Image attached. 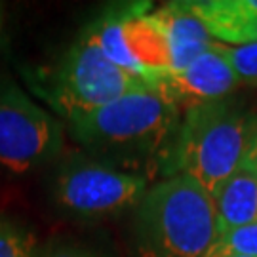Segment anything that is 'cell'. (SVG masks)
Segmentation results:
<instances>
[{
    "instance_id": "obj_1",
    "label": "cell",
    "mask_w": 257,
    "mask_h": 257,
    "mask_svg": "<svg viewBox=\"0 0 257 257\" xmlns=\"http://www.w3.org/2000/svg\"><path fill=\"white\" fill-rule=\"evenodd\" d=\"M181 114L177 105L147 90L71 120L69 130L90 158L151 181L162 174Z\"/></svg>"
},
{
    "instance_id": "obj_5",
    "label": "cell",
    "mask_w": 257,
    "mask_h": 257,
    "mask_svg": "<svg viewBox=\"0 0 257 257\" xmlns=\"http://www.w3.org/2000/svg\"><path fill=\"white\" fill-rule=\"evenodd\" d=\"M149 191V179L73 156L55 175L54 194L63 210L82 217H109L138 206Z\"/></svg>"
},
{
    "instance_id": "obj_8",
    "label": "cell",
    "mask_w": 257,
    "mask_h": 257,
    "mask_svg": "<svg viewBox=\"0 0 257 257\" xmlns=\"http://www.w3.org/2000/svg\"><path fill=\"white\" fill-rule=\"evenodd\" d=\"M156 19L164 29L174 71H181L194 63L202 54L213 46V38L206 31L202 21L189 10L187 2H172L162 8L155 10Z\"/></svg>"
},
{
    "instance_id": "obj_7",
    "label": "cell",
    "mask_w": 257,
    "mask_h": 257,
    "mask_svg": "<svg viewBox=\"0 0 257 257\" xmlns=\"http://www.w3.org/2000/svg\"><path fill=\"white\" fill-rule=\"evenodd\" d=\"M238 84V76L223 55L221 42H213L206 54L181 71L160 74L149 80L153 92L177 105L181 112L194 105L227 99Z\"/></svg>"
},
{
    "instance_id": "obj_2",
    "label": "cell",
    "mask_w": 257,
    "mask_h": 257,
    "mask_svg": "<svg viewBox=\"0 0 257 257\" xmlns=\"http://www.w3.org/2000/svg\"><path fill=\"white\" fill-rule=\"evenodd\" d=\"M257 132V118L229 99L183 110L162 166L166 177H189L211 198L242 168Z\"/></svg>"
},
{
    "instance_id": "obj_4",
    "label": "cell",
    "mask_w": 257,
    "mask_h": 257,
    "mask_svg": "<svg viewBox=\"0 0 257 257\" xmlns=\"http://www.w3.org/2000/svg\"><path fill=\"white\" fill-rule=\"evenodd\" d=\"M31 88L67 122L124 95L151 90L145 78L109 61L86 31L55 63L38 69Z\"/></svg>"
},
{
    "instance_id": "obj_15",
    "label": "cell",
    "mask_w": 257,
    "mask_h": 257,
    "mask_svg": "<svg viewBox=\"0 0 257 257\" xmlns=\"http://www.w3.org/2000/svg\"><path fill=\"white\" fill-rule=\"evenodd\" d=\"M2 23H4V6L0 4V31H2Z\"/></svg>"
},
{
    "instance_id": "obj_9",
    "label": "cell",
    "mask_w": 257,
    "mask_h": 257,
    "mask_svg": "<svg viewBox=\"0 0 257 257\" xmlns=\"http://www.w3.org/2000/svg\"><path fill=\"white\" fill-rule=\"evenodd\" d=\"M219 234L257 221V175L240 168L213 196Z\"/></svg>"
},
{
    "instance_id": "obj_11",
    "label": "cell",
    "mask_w": 257,
    "mask_h": 257,
    "mask_svg": "<svg viewBox=\"0 0 257 257\" xmlns=\"http://www.w3.org/2000/svg\"><path fill=\"white\" fill-rule=\"evenodd\" d=\"M0 257H37L33 232L0 217Z\"/></svg>"
},
{
    "instance_id": "obj_13",
    "label": "cell",
    "mask_w": 257,
    "mask_h": 257,
    "mask_svg": "<svg viewBox=\"0 0 257 257\" xmlns=\"http://www.w3.org/2000/svg\"><path fill=\"white\" fill-rule=\"evenodd\" d=\"M37 257H105V255L92 248H86V246L57 242V244H52V246H46L44 249H40L37 253Z\"/></svg>"
},
{
    "instance_id": "obj_3",
    "label": "cell",
    "mask_w": 257,
    "mask_h": 257,
    "mask_svg": "<svg viewBox=\"0 0 257 257\" xmlns=\"http://www.w3.org/2000/svg\"><path fill=\"white\" fill-rule=\"evenodd\" d=\"M136 257H206L219 236L213 198L189 177H166L138 204Z\"/></svg>"
},
{
    "instance_id": "obj_12",
    "label": "cell",
    "mask_w": 257,
    "mask_h": 257,
    "mask_svg": "<svg viewBox=\"0 0 257 257\" xmlns=\"http://www.w3.org/2000/svg\"><path fill=\"white\" fill-rule=\"evenodd\" d=\"M223 55L227 57L234 74L238 76L240 84L257 86V42L244 46H227L221 44Z\"/></svg>"
},
{
    "instance_id": "obj_14",
    "label": "cell",
    "mask_w": 257,
    "mask_h": 257,
    "mask_svg": "<svg viewBox=\"0 0 257 257\" xmlns=\"http://www.w3.org/2000/svg\"><path fill=\"white\" fill-rule=\"evenodd\" d=\"M242 168H246V170H249V172H253L257 175V132L255 136H253V139H251V143H249L246 158L242 162Z\"/></svg>"
},
{
    "instance_id": "obj_10",
    "label": "cell",
    "mask_w": 257,
    "mask_h": 257,
    "mask_svg": "<svg viewBox=\"0 0 257 257\" xmlns=\"http://www.w3.org/2000/svg\"><path fill=\"white\" fill-rule=\"evenodd\" d=\"M206 257H257V221L221 232Z\"/></svg>"
},
{
    "instance_id": "obj_6",
    "label": "cell",
    "mask_w": 257,
    "mask_h": 257,
    "mask_svg": "<svg viewBox=\"0 0 257 257\" xmlns=\"http://www.w3.org/2000/svg\"><path fill=\"white\" fill-rule=\"evenodd\" d=\"M63 145V126L16 84L0 86V166L25 174L52 160Z\"/></svg>"
}]
</instances>
